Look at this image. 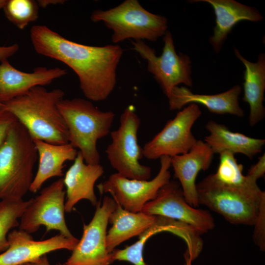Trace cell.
Instances as JSON below:
<instances>
[{
	"mask_svg": "<svg viewBox=\"0 0 265 265\" xmlns=\"http://www.w3.org/2000/svg\"><path fill=\"white\" fill-rule=\"evenodd\" d=\"M30 39L35 51L63 62L78 77L89 101L106 99L116 83V71L123 54L117 45L93 46L71 41L45 25L33 26Z\"/></svg>",
	"mask_w": 265,
	"mask_h": 265,
	"instance_id": "1",
	"label": "cell"
},
{
	"mask_svg": "<svg viewBox=\"0 0 265 265\" xmlns=\"http://www.w3.org/2000/svg\"><path fill=\"white\" fill-rule=\"evenodd\" d=\"M64 96L59 88L49 91L37 86L3 103L2 107L15 117L33 140L63 144L69 143V134L58 104Z\"/></svg>",
	"mask_w": 265,
	"mask_h": 265,
	"instance_id": "2",
	"label": "cell"
},
{
	"mask_svg": "<svg viewBox=\"0 0 265 265\" xmlns=\"http://www.w3.org/2000/svg\"><path fill=\"white\" fill-rule=\"evenodd\" d=\"M199 205L208 207L235 225H254L265 192L257 181L243 185L223 183L210 174L196 184Z\"/></svg>",
	"mask_w": 265,
	"mask_h": 265,
	"instance_id": "3",
	"label": "cell"
},
{
	"mask_svg": "<svg viewBox=\"0 0 265 265\" xmlns=\"http://www.w3.org/2000/svg\"><path fill=\"white\" fill-rule=\"evenodd\" d=\"M37 159L33 139L17 121L0 147V200L23 199L29 191Z\"/></svg>",
	"mask_w": 265,
	"mask_h": 265,
	"instance_id": "4",
	"label": "cell"
},
{
	"mask_svg": "<svg viewBox=\"0 0 265 265\" xmlns=\"http://www.w3.org/2000/svg\"><path fill=\"white\" fill-rule=\"evenodd\" d=\"M58 107L66 125L69 143L78 148L87 164L100 163L97 141L110 133L115 114L100 110L82 98L61 100Z\"/></svg>",
	"mask_w": 265,
	"mask_h": 265,
	"instance_id": "5",
	"label": "cell"
},
{
	"mask_svg": "<svg viewBox=\"0 0 265 265\" xmlns=\"http://www.w3.org/2000/svg\"><path fill=\"white\" fill-rule=\"evenodd\" d=\"M91 19L93 22H103L112 30L114 44L128 39L155 42L164 35L168 28L165 17L148 11L137 0H126L108 10H96Z\"/></svg>",
	"mask_w": 265,
	"mask_h": 265,
	"instance_id": "6",
	"label": "cell"
},
{
	"mask_svg": "<svg viewBox=\"0 0 265 265\" xmlns=\"http://www.w3.org/2000/svg\"><path fill=\"white\" fill-rule=\"evenodd\" d=\"M140 125L134 106H128L120 115L119 128L110 132L111 142L106 153L117 173L130 179L147 180L151 177V168L139 161L143 157L137 139Z\"/></svg>",
	"mask_w": 265,
	"mask_h": 265,
	"instance_id": "7",
	"label": "cell"
},
{
	"mask_svg": "<svg viewBox=\"0 0 265 265\" xmlns=\"http://www.w3.org/2000/svg\"><path fill=\"white\" fill-rule=\"evenodd\" d=\"M164 46L161 55L158 56L154 49L143 41L132 42L133 50L147 62V69L169 97L172 90L183 83L191 87V61L188 55L175 51L173 37L167 30L163 36Z\"/></svg>",
	"mask_w": 265,
	"mask_h": 265,
	"instance_id": "8",
	"label": "cell"
},
{
	"mask_svg": "<svg viewBox=\"0 0 265 265\" xmlns=\"http://www.w3.org/2000/svg\"><path fill=\"white\" fill-rule=\"evenodd\" d=\"M65 194L63 178L42 189L38 196L30 199L20 218L18 229L30 234L44 226L47 232L56 230L68 238H75L65 218Z\"/></svg>",
	"mask_w": 265,
	"mask_h": 265,
	"instance_id": "9",
	"label": "cell"
},
{
	"mask_svg": "<svg viewBox=\"0 0 265 265\" xmlns=\"http://www.w3.org/2000/svg\"><path fill=\"white\" fill-rule=\"evenodd\" d=\"M159 159V172L152 180L130 179L116 173L98 186L100 192L109 193L126 210L132 212H141L145 205L153 200L159 189L170 181L171 158L162 156Z\"/></svg>",
	"mask_w": 265,
	"mask_h": 265,
	"instance_id": "10",
	"label": "cell"
},
{
	"mask_svg": "<svg viewBox=\"0 0 265 265\" xmlns=\"http://www.w3.org/2000/svg\"><path fill=\"white\" fill-rule=\"evenodd\" d=\"M201 113L198 105L193 103L179 111L144 145L143 157L148 159H156L162 156L171 158L189 152L198 140L191 129Z\"/></svg>",
	"mask_w": 265,
	"mask_h": 265,
	"instance_id": "11",
	"label": "cell"
},
{
	"mask_svg": "<svg viewBox=\"0 0 265 265\" xmlns=\"http://www.w3.org/2000/svg\"><path fill=\"white\" fill-rule=\"evenodd\" d=\"M116 202L106 196L98 202L91 221L83 224L82 237L69 258L60 265H110V253L106 247V229L110 213Z\"/></svg>",
	"mask_w": 265,
	"mask_h": 265,
	"instance_id": "12",
	"label": "cell"
},
{
	"mask_svg": "<svg viewBox=\"0 0 265 265\" xmlns=\"http://www.w3.org/2000/svg\"><path fill=\"white\" fill-rule=\"evenodd\" d=\"M141 212L187 224L200 235L215 226L214 218L209 211L193 207L186 202L180 183L175 181H170L162 186L156 197L147 203Z\"/></svg>",
	"mask_w": 265,
	"mask_h": 265,
	"instance_id": "13",
	"label": "cell"
},
{
	"mask_svg": "<svg viewBox=\"0 0 265 265\" xmlns=\"http://www.w3.org/2000/svg\"><path fill=\"white\" fill-rule=\"evenodd\" d=\"M7 239L9 246L0 254V265L26 264L59 250L72 251L79 240L59 233L48 239L36 240L30 234L19 229L10 231Z\"/></svg>",
	"mask_w": 265,
	"mask_h": 265,
	"instance_id": "14",
	"label": "cell"
},
{
	"mask_svg": "<svg viewBox=\"0 0 265 265\" xmlns=\"http://www.w3.org/2000/svg\"><path fill=\"white\" fill-rule=\"evenodd\" d=\"M65 69L59 67H38L31 72H25L5 60L0 62V103L3 104L27 92L37 86L51 84L65 76Z\"/></svg>",
	"mask_w": 265,
	"mask_h": 265,
	"instance_id": "15",
	"label": "cell"
},
{
	"mask_svg": "<svg viewBox=\"0 0 265 265\" xmlns=\"http://www.w3.org/2000/svg\"><path fill=\"white\" fill-rule=\"evenodd\" d=\"M214 153L205 142L198 140L186 153L171 158L174 176L179 181L184 198L191 206H199L196 179L199 172L208 169Z\"/></svg>",
	"mask_w": 265,
	"mask_h": 265,
	"instance_id": "16",
	"label": "cell"
},
{
	"mask_svg": "<svg viewBox=\"0 0 265 265\" xmlns=\"http://www.w3.org/2000/svg\"><path fill=\"white\" fill-rule=\"evenodd\" d=\"M104 172V168L100 163H85L80 152H78L73 164L63 178L66 187V212H71L75 206L81 200H87L93 206L97 205L94 185Z\"/></svg>",
	"mask_w": 265,
	"mask_h": 265,
	"instance_id": "17",
	"label": "cell"
},
{
	"mask_svg": "<svg viewBox=\"0 0 265 265\" xmlns=\"http://www.w3.org/2000/svg\"><path fill=\"white\" fill-rule=\"evenodd\" d=\"M241 88L237 85L229 90L214 95L194 94L184 86H176L172 90L168 102L170 110L180 109L187 104H199L211 112L219 114H230L241 117L244 110L238 103Z\"/></svg>",
	"mask_w": 265,
	"mask_h": 265,
	"instance_id": "18",
	"label": "cell"
},
{
	"mask_svg": "<svg viewBox=\"0 0 265 265\" xmlns=\"http://www.w3.org/2000/svg\"><path fill=\"white\" fill-rule=\"evenodd\" d=\"M192 2L204 1L212 7L215 15V26L210 42L214 51L218 53L236 25L243 20L260 22L263 16L255 8L242 4L234 0H195Z\"/></svg>",
	"mask_w": 265,
	"mask_h": 265,
	"instance_id": "19",
	"label": "cell"
},
{
	"mask_svg": "<svg viewBox=\"0 0 265 265\" xmlns=\"http://www.w3.org/2000/svg\"><path fill=\"white\" fill-rule=\"evenodd\" d=\"M38 154V170L33 178L29 191L35 193L48 179L63 175L64 163L74 160L78 152L69 143L54 144L42 140H33Z\"/></svg>",
	"mask_w": 265,
	"mask_h": 265,
	"instance_id": "20",
	"label": "cell"
},
{
	"mask_svg": "<svg viewBox=\"0 0 265 265\" xmlns=\"http://www.w3.org/2000/svg\"><path fill=\"white\" fill-rule=\"evenodd\" d=\"M206 129L209 132L204 141L214 154L227 151L242 154L252 159L261 153L265 144L264 139L255 138L231 131L225 125L213 120L208 122Z\"/></svg>",
	"mask_w": 265,
	"mask_h": 265,
	"instance_id": "21",
	"label": "cell"
},
{
	"mask_svg": "<svg viewBox=\"0 0 265 265\" xmlns=\"http://www.w3.org/2000/svg\"><path fill=\"white\" fill-rule=\"evenodd\" d=\"M235 54L244 64V95L243 101L250 106L249 124L254 126L265 116L263 105L265 90V55L260 54L258 61L251 62L244 58L239 52L234 49Z\"/></svg>",
	"mask_w": 265,
	"mask_h": 265,
	"instance_id": "22",
	"label": "cell"
},
{
	"mask_svg": "<svg viewBox=\"0 0 265 265\" xmlns=\"http://www.w3.org/2000/svg\"><path fill=\"white\" fill-rule=\"evenodd\" d=\"M157 218V216L148 215L142 212H129L116 203L108 218V223L112 226L106 237L108 252L111 253L123 242L140 235L154 224Z\"/></svg>",
	"mask_w": 265,
	"mask_h": 265,
	"instance_id": "23",
	"label": "cell"
},
{
	"mask_svg": "<svg viewBox=\"0 0 265 265\" xmlns=\"http://www.w3.org/2000/svg\"><path fill=\"white\" fill-rule=\"evenodd\" d=\"M187 225L169 218L157 216L154 224L139 235V239L123 249H114L111 252L112 262L126 261L133 265H149L144 260L143 251L147 240L153 235L161 232H171L180 237L188 231Z\"/></svg>",
	"mask_w": 265,
	"mask_h": 265,
	"instance_id": "24",
	"label": "cell"
},
{
	"mask_svg": "<svg viewBox=\"0 0 265 265\" xmlns=\"http://www.w3.org/2000/svg\"><path fill=\"white\" fill-rule=\"evenodd\" d=\"M29 202L30 199L0 200V252L8 248V234L12 229L19 226L18 220Z\"/></svg>",
	"mask_w": 265,
	"mask_h": 265,
	"instance_id": "25",
	"label": "cell"
},
{
	"mask_svg": "<svg viewBox=\"0 0 265 265\" xmlns=\"http://www.w3.org/2000/svg\"><path fill=\"white\" fill-rule=\"evenodd\" d=\"M38 4L33 0H7L3 9L6 18L20 29L38 18Z\"/></svg>",
	"mask_w": 265,
	"mask_h": 265,
	"instance_id": "26",
	"label": "cell"
},
{
	"mask_svg": "<svg viewBox=\"0 0 265 265\" xmlns=\"http://www.w3.org/2000/svg\"><path fill=\"white\" fill-rule=\"evenodd\" d=\"M219 155L218 167L216 173H213L216 179L226 184L238 185L252 180L243 174V165L238 162L235 154L225 151Z\"/></svg>",
	"mask_w": 265,
	"mask_h": 265,
	"instance_id": "27",
	"label": "cell"
},
{
	"mask_svg": "<svg viewBox=\"0 0 265 265\" xmlns=\"http://www.w3.org/2000/svg\"><path fill=\"white\" fill-rule=\"evenodd\" d=\"M253 238L261 251L265 250V200L261 204L258 218L254 225Z\"/></svg>",
	"mask_w": 265,
	"mask_h": 265,
	"instance_id": "28",
	"label": "cell"
},
{
	"mask_svg": "<svg viewBox=\"0 0 265 265\" xmlns=\"http://www.w3.org/2000/svg\"><path fill=\"white\" fill-rule=\"evenodd\" d=\"M2 107L0 108V147L5 141L11 127L17 121L11 113Z\"/></svg>",
	"mask_w": 265,
	"mask_h": 265,
	"instance_id": "29",
	"label": "cell"
},
{
	"mask_svg": "<svg viewBox=\"0 0 265 265\" xmlns=\"http://www.w3.org/2000/svg\"><path fill=\"white\" fill-rule=\"evenodd\" d=\"M265 173V153L259 158L257 162L249 169L246 175L250 179L256 181L264 175Z\"/></svg>",
	"mask_w": 265,
	"mask_h": 265,
	"instance_id": "30",
	"label": "cell"
},
{
	"mask_svg": "<svg viewBox=\"0 0 265 265\" xmlns=\"http://www.w3.org/2000/svg\"><path fill=\"white\" fill-rule=\"evenodd\" d=\"M19 46L17 44L9 46H0V62L12 56L19 50Z\"/></svg>",
	"mask_w": 265,
	"mask_h": 265,
	"instance_id": "31",
	"label": "cell"
},
{
	"mask_svg": "<svg viewBox=\"0 0 265 265\" xmlns=\"http://www.w3.org/2000/svg\"><path fill=\"white\" fill-rule=\"evenodd\" d=\"M65 1L62 0H39L37 2L39 6L45 8L50 4H63Z\"/></svg>",
	"mask_w": 265,
	"mask_h": 265,
	"instance_id": "32",
	"label": "cell"
},
{
	"mask_svg": "<svg viewBox=\"0 0 265 265\" xmlns=\"http://www.w3.org/2000/svg\"><path fill=\"white\" fill-rule=\"evenodd\" d=\"M26 265H51L47 255H44L34 262L27 263Z\"/></svg>",
	"mask_w": 265,
	"mask_h": 265,
	"instance_id": "33",
	"label": "cell"
},
{
	"mask_svg": "<svg viewBox=\"0 0 265 265\" xmlns=\"http://www.w3.org/2000/svg\"><path fill=\"white\" fill-rule=\"evenodd\" d=\"M184 257L185 259V265H192V261L189 259L188 256L185 254Z\"/></svg>",
	"mask_w": 265,
	"mask_h": 265,
	"instance_id": "34",
	"label": "cell"
},
{
	"mask_svg": "<svg viewBox=\"0 0 265 265\" xmlns=\"http://www.w3.org/2000/svg\"><path fill=\"white\" fill-rule=\"evenodd\" d=\"M7 2V0H0V10L3 9Z\"/></svg>",
	"mask_w": 265,
	"mask_h": 265,
	"instance_id": "35",
	"label": "cell"
},
{
	"mask_svg": "<svg viewBox=\"0 0 265 265\" xmlns=\"http://www.w3.org/2000/svg\"><path fill=\"white\" fill-rule=\"evenodd\" d=\"M3 106V104L0 103V108L1 107H2Z\"/></svg>",
	"mask_w": 265,
	"mask_h": 265,
	"instance_id": "36",
	"label": "cell"
},
{
	"mask_svg": "<svg viewBox=\"0 0 265 265\" xmlns=\"http://www.w3.org/2000/svg\"><path fill=\"white\" fill-rule=\"evenodd\" d=\"M26 265V264H23V265Z\"/></svg>",
	"mask_w": 265,
	"mask_h": 265,
	"instance_id": "37",
	"label": "cell"
},
{
	"mask_svg": "<svg viewBox=\"0 0 265 265\" xmlns=\"http://www.w3.org/2000/svg\"><path fill=\"white\" fill-rule=\"evenodd\" d=\"M56 265H60L59 264V263H58Z\"/></svg>",
	"mask_w": 265,
	"mask_h": 265,
	"instance_id": "38",
	"label": "cell"
}]
</instances>
